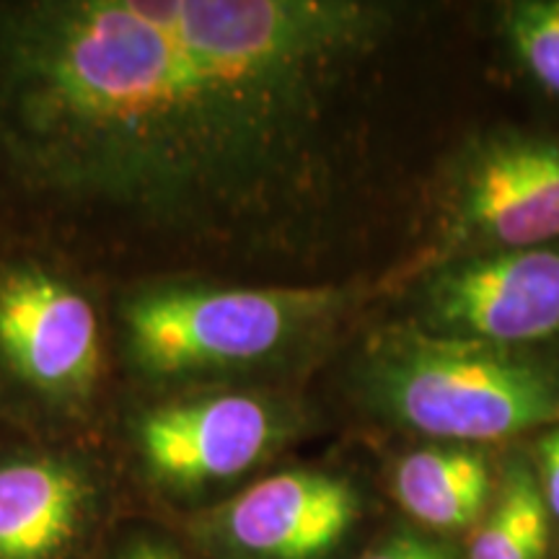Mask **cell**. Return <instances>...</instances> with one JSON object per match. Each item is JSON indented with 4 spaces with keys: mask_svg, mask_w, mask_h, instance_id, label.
<instances>
[{
    "mask_svg": "<svg viewBox=\"0 0 559 559\" xmlns=\"http://www.w3.org/2000/svg\"><path fill=\"white\" fill-rule=\"evenodd\" d=\"M394 29L366 0H0V205L96 267H309Z\"/></svg>",
    "mask_w": 559,
    "mask_h": 559,
    "instance_id": "cell-1",
    "label": "cell"
},
{
    "mask_svg": "<svg viewBox=\"0 0 559 559\" xmlns=\"http://www.w3.org/2000/svg\"><path fill=\"white\" fill-rule=\"evenodd\" d=\"M353 293L337 285L156 280L122 300V355L143 381L190 383L290 362L324 340Z\"/></svg>",
    "mask_w": 559,
    "mask_h": 559,
    "instance_id": "cell-2",
    "label": "cell"
},
{
    "mask_svg": "<svg viewBox=\"0 0 559 559\" xmlns=\"http://www.w3.org/2000/svg\"><path fill=\"white\" fill-rule=\"evenodd\" d=\"M355 381L381 417L451 443H492L559 425L557 362L440 337L412 321L368 342Z\"/></svg>",
    "mask_w": 559,
    "mask_h": 559,
    "instance_id": "cell-3",
    "label": "cell"
},
{
    "mask_svg": "<svg viewBox=\"0 0 559 559\" xmlns=\"http://www.w3.org/2000/svg\"><path fill=\"white\" fill-rule=\"evenodd\" d=\"M432 234L415 277L498 251L559 241V138L492 130L451 160L432 198Z\"/></svg>",
    "mask_w": 559,
    "mask_h": 559,
    "instance_id": "cell-4",
    "label": "cell"
},
{
    "mask_svg": "<svg viewBox=\"0 0 559 559\" xmlns=\"http://www.w3.org/2000/svg\"><path fill=\"white\" fill-rule=\"evenodd\" d=\"M296 428V412L277 396L202 391L140 412L132 445L145 477L190 495L249 474L275 456Z\"/></svg>",
    "mask_w": 559,
    "mask_h": 559,
    "instance_id": "cell-5",
    "label": "cell"
},
{
    "mask_svg": "<svg viewBox=\"0 0 559 559\" xmlns=\"http://www.w3.org/2000/svg\"><path fill=\"white\" fill-rule=\"evenodd\" d=\"M419 330L526 349L559 337V241L469 257L423 275Z\"/></svg>",
    "mask_w": 559,
    "mask_h": 559,
    "instance_id": "cell-6",
    "label": "cell"
},
{
    "mask_svg": "<svg viewBox=\"0 0 559 559\" xmlns=\"http://www.w3.org/2000/svg\"><path fill=\"white\" fill-rule=\"evenodd\" d=\"M0 362L41 400H86L102 370V326L91 298L45 264L5 267L0 272Z\"/></svg>",
    "mask_w": 559,
    "mask_h": 559,
    "instance_id": "cell-7",
    "label": "cell"
},
{
    "mask_svg": "<svg viewBox=\"0 0 559 559\" xmlns=\"http://www.w3.org/2000/svg\"><path fill=\"white\" fill-rule=\"evenodd\" d=\"M358 519L353 481L293 469L270 474L200 513L192 534L221 559H326Z\"/></svg>",
    "mask_w": 559,
    "mask_h": 559,
    "instance_id": "cell-8",
    "label": "cell"
},
{
    "mask_svg": "<svg viewBox=\"0 0 559 559\" xmlns=\"http://www.w3.org/2000/svg\"><path fill=\"white\" fill-rule=\"evenodd\" d=\"M96 495L73 459L0 461V559H66L91 526Z\"/></svg>",
    "mask_w": 559,
    "mask_h": 559,
    "instance_id": "cell-9",
    "label": "cell"
},
{
    "mask_svg": "<svg viewBox=\"0 0 559 559\" xmlns=\"http://www.w3.org/2000/svg\"><path fill=\"white\" fill-rule=\"evenodd\" d=\"M394 495L425 528L464 531L485 513L492 477L479 451L432 445L407 453L396 464Z\"/></svg>",
    "mask_w": 559,
    "mask_h": 559,
    "instance_id": "cell-10",
    "label": "cell"
},
{
    "mask_svg": "<svg viewBox=\"0 0 559 559\" xmlns=\"http://www.w3.org/2000/svg\"><path fill=\"white\" fill-rule=\"evenodd\" d=\"M549 549V508L526 461H513L500 495L472 539L466 559H544Z\"/></svg>",
    "mask_w": 559,
    "mask_h": 559,
    "instance_id": "cell-11",
    "label": "cell"
},
{
    "mask_svg": "<svg viewBox=\"0 0 559 559\" xmlns=\"http://www.w3.org/2000/svg\"><path fill=\"white\" fill-rule=\"evenodd\" d=\"M502 37L521 68L559 96V0H519L502 9Z\"/></svg>",
    "mask_w": 559,
    "mask_h": 559,
    "instance_id": "cell-12",
    "label": "cell"
},
{
    "mask_svg": "<svg viewBox=\"0 0 559 559\" xmlns=\"http://www.w3.org/2000/svg\"><path fill=\"white\" fill-rule=\"evenodd\" d=\"M358 559H459L449 544L419 534L391 536Z\"/></svg>",
    "mask_w": 559,
    "mask_h": 559,
    "instance_id": "cell-13",
    "label": "cell"
},
{
    "mask_svg": "<svg viewBox=\"0 0 559 559\" xmlns=\"http://www.w3.org/2000/svg\"><path fill=\"white\" fill-rule=\"evenodd\" d=\"M539 487L549 513L559 519V425L539 440Z\"/></svg>",
    "mask_w": 559,
    "mask_h": 559,
    "instance_id": "cell-14",
    "label": "cell"
},
{
    "mask_svg": "<svg viewBox=\"0 0 559 559\" xmlns=\"http://www.w3.org/2000/svg\"><path fill=\"white\" fill-rule=\"evenodd\" d=\"M117 559H181L169 542L153 534H138L124 544Z\"/></svg>",
    "mask_w": 559,
    "mask_h": 559,
    "instance_id": "cell-15",
    "label": "cell"
}]
</instances>
